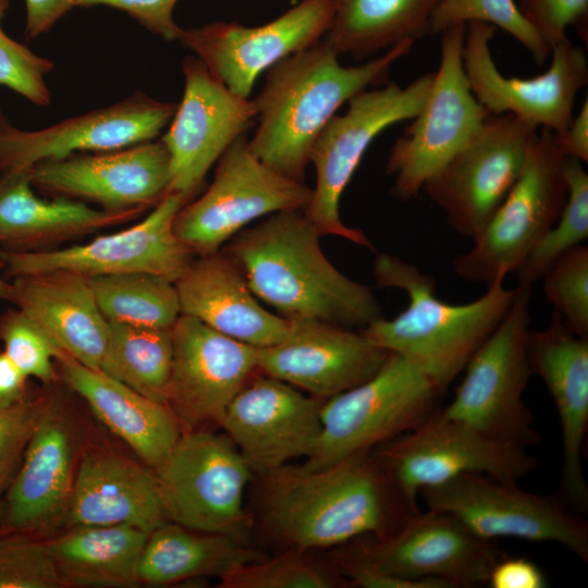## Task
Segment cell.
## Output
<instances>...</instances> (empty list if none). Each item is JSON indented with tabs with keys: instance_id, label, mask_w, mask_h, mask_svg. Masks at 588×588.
<instances>
[{
	"instance_id": "13",
	"label": "cell",
	"mask_w": 588,
	"mask_h": 588,
	"mask_svg": "<svg viewBox=\"0 0 588 588\" xmlns=\"http://www.w3.org/2000/svg\"><path fill=\"white\" fill-rule=\"evenodd\" d=\"M538 128L513 114L488 115L478 131L422 191L449 226L473 241L516 183Z\"/></svg>"
},
{
	"instance_id": "45",
	"label": "cell",
	"mask_w": 588,
	"mask_h": 588,
	"mask_svg": "<svg viewBox=\"0 0 588 588\" xmlns=\"http://www.w3.org/2000/svg\"><path fill=\"white\" fill-rule=\"evenodd\" d=\"M518 10L550 48L566 40L572 25L587 23L588 0H517Z\"/></svg>"
},
{
	"instance_id": "19",
	"label": "cell",
	"mask_w": 588,
	"mask_h": 588,
	"mask_svg": "<svg viewBox=\"0 0 588 588\" xmlns=\"http://www.w3.org/2000/svg\"><path fill=\"white\" fill-rule=\"evenodd\" d=\"M176 107L134 91L121 101L37 131L20 130L4 118L0 123V173L28 170L78 152L110 151L155 140Z\"/></svg>"
},
{
	"instance_id": "44",
	"label": "cell",
	"mask_w": 588,
	"mask_h": 588,
	"mask_svg": "<svg viewBox=\"0 0 588 588\" xmlns=\"http://www.w3.org/2000/svg\"><path fill=\"white\" fill-rule=\"evenodd\" d=\"M45 395L0 407V497L8 490L40 419Z\"/></svg>"
},
{
	"instance_id": "54",
	"label": "cell",
	"mask_w": 588,
	"mask_h": 588,
	"mask_svg": "<svg viewBox=\"0 0 588 588\" xmlns=\"http://www.w3.org/2000/svg\"><path fill=\"white\" fill-rule=\"evenodd\" d=\"M5 117L3 115L1 109H0V123L2 122V120L4 119Z\"/></svg>"
},
{
	"instance_id": "10",
	"label": "cell",
	"mask_w": 588,
	"mask_h": 588,
	"mask_svg": "<svg viewBox=\"0 0 588 588\" xmlns=\"http://www.w3.org/2000/svg\"><path fill=\"white\" fill-rule=\"evenodd\" d=\"M441 34L440 63L426 101L387 160L385 172L394 175L392 195L401 200L416 197L490 115L473 95L463 68L466 25Z\"/></svg>"
},
{
	"instance_id": "11",
	"label": "cell",
	"mask_w": 588,
	"mask_h": 588,
	"mask_svg": "<svg viewBox=\"0 0 588 588\" xmlns=\"http://www.w3.org/2000/svg\"><path fill=\"white\" fill-rule=\"evenodd\" d=\"M250 466L226 434L182 433L155 469L168 520L242 541L247 528L244 492Z\"/></svg>"
},
{
	"instance_id": "30",
	"label": "cell",
	"mask_w": 588,
	"mask_h": 588,
	"mask_svg": "<svg viewBox=\"0 0 588 588\" xmlns=\"http://www.w3.org/2000/svg\"><path fill=\"white\" fill-rule=\"evenodd\" d=\"M11 303L30 316L59 348L86 367L100 370L109 340L87 277L54 270L13 278Z\"/></svg>"
},
{
	"instance_id": "8",
	"label": "cell",
	"mask_w": 588,
	"mask_h": 588,
	"mask_svg": "<svg viewBox=\"0 0 588 588\" xmlns=\"http://www.w3.org/2000/svg\"><path fill=\"white\" fill-rule=\"evenodd\" d=\"M565 156L554 132L542 127L530 143L520 174L473 246L453 259L463 280L482 282L515 272L558 220L567 198Z\"/></svg>"
},
{
	"instance_id": "20",
	"label": "cell",
	"mask_w": 588,
	"mask_h": 588,
	"mask_svg": "<svg viewBox=\"0 0 588 588\" xmlns=\"http://www.w3.org/2000/svg\"><path fill=\"white\" fill-rule=\"evenodd\" d=\"M351 550L389 574L440 580L449 588L487 584L501 558L494 540L476 535L449 513L429 509L414 513L388 536Z\"/></svg>"
},
{
	"instance_id": "26",
	"label": "cell",
	"mask_w": 588,
	"mask_h": 588,
	"mask_svg": "<svg viewBox=\"0 0 588 588\" xmlns=\"http://www.w3.org/2000/svg\"><path fill=\"white\" fill-rule=\"evenodd\" d=\"M76 444L64 407L45 395L40 419L3 498V531L39 535L64 522L77 468Z\"/></svg>"
},
{
	"instance_id": "3",
	"label": "cell",
	"mask_w": 588,
	"mask_h": 588,
	"mask_svg": "<svg viewBox=\"0 0 588 588\" xmlns=\"http://www.w3.org/2000/svg\"><path fill=\"white\" fill-rule=\"evenodd\" d=\"M404 40L360 65L344 66L321 39L269 68L253 99L258 124L252 154L275 172L305 182L310 150L338 109L362 90L389 82L392 65L413 48Z\"/></svg>"
},
{
	"instance_id": "36",
	"label": "cell",
	"mask_w": 588,
	"mask_h": 588,
	"mask_svg": "<svg viewBox=\"0 0 588 588\" xmlns=\"http://www.w3.org/2000/svg\"><path fill=\"white\" fill-rule=\"evenodd\" d=\"M87 280L109 322L169 329L181 315L175 283L164 277L127 272Z\"/></svg>"
},
{
	"instance_id": "43",
	"label": "cell",
	"mask_w": 588,
	"mask_h": 588,
	"mask_svg": "<svg viewBox=\"0 0 588 588\" xmlns=\"http://www.w3.org/2000/svg\"><path fill=\"white\" fill-rule=\"evenodd\" d=\"M9 7L10 0H0V86L38 107H47L51 94L46 76L54 69V63L7 35L1 21Z\"/></svg>"
},
{
	"instance_id": "53",
	"label": "cell",
	"mask_w": 588,
	"mask_h": 588,
	"mask_svg": "<svg viewBox=\"0 0 588 588\" xmlns=\"http://www.w3.org/2000/svg\"><path fill=\"white\" fill-rule=\"evenodd\" d=\"M5 515V503L3 497H0V534L3 531Z\"/></svg>"
},
{
	"instance_id": "46",
	"label": "cell",
	"mask_w": 588,
	"mask_h": 588,
	"mask_svg": "<svg viewBox=\"0 0 588 588\" xmlns=\"http://www.w3.org/2000/svg\"><path fill=\"white\" fill-rule=\"evenodd\" d=\"M179 0H73L74 8L108 7L130 15L166 41H177L182 32L173 17Z\"/></svg>"
},
{
	"instance_id": "50",
	"label": "cell",
	"mask_w": 588,
	"mask_h": 588,
	"mask_svg": "<svg viewBox=\"0 0 588 588\" xmlns=\"http://www.w3.org/2000/svg\"><path fill=\"white\" fill-rule=\"evenodd\" d=\"M556 144L565 157L588 162V100L561 133H554Z\"/></svg>"
},
{
	"instance_id": "1",
	"label": "cell",
	"mask_w": 588,
	"mask_h": 588,
	"mask_svg": "<svg viewBox=\"0 0 588 588\" xmlns=\"http://www.w3.org/2000/svg\"><path fill=\"white\" fill-rule=\"evenodd\" d=\"M262 476L266 524L298 552L385 537L420 510L371 451L318 468L285 464Z\"/></svg>"
},
{
	"instance_id": "51",
	"label": "cell",
	"mask_w": 588,
	"mask_h": 588,
	"mask_svg": "<svg viewBox=\"0 0 588 588\" xmlns=\"http://www.w3.org/2000/svg\"><path fill=\"white\" fill-rule=\"evenodd\" d=\"M27 380L7 354L0 351V407L14 405L28 397Z\"/></svg>"
},
{
	"instance_id": "2",
	"label": "cell",
	"mask_w": 588,
	"mask_h": 588,
	"mask_svg": "<svg viewBox=\"0 0 588 588\" xmlns=\"http://www.w3.org/2000/svg\"><path fill=\"white\" fill-rule=\"evenodd\" d=\"M304 210H284L233 236L222 252L253 294L285 319L314 318L364 329L381 317L371 289L339 271Z\"/></svg>"
},
{
	"instance_id": "12",
	"label": "cell",
	"mask_w": 588,
	"mask_h": 588,
	"mask_svg": "<svg viewBox=\"0 0 588 588\" xmlns=\"http://www.w3.org/2000/svg\"><path fill=\"white\" fill-rule=\"evenodd\" d=\"M418 495L427 509L455 516L485 539L554 542L588 562V524L561 495L528 492L483 474H462Z\"/></svg>"
},
{
	"instance_id": "4",
	"label": "cell",
	"mask_w": 588,
	"mask_h": 588,
	"mask_svg": "<svg viewBox=\"0 0 588 588\" xmlns=\"http://www.w3.org/2000/svg\"><path fill=\"white\" fill-rule=\"evenodd\" d=\"M373 278L381 287L403 290L407 307L392 319L373 320L362 331L376 345L418 366L443 391L498 327L514 296L505 279L466 304H450L436 293L434 279L417 266L389 254H378Z\"/></svg>"
},
{
	"instance_id": "23",
	"label": "cell",
	"mask_w": 588,
	"mask_h": 588,
	"mask_svg": "<svg viewBox=\"0 0 588 588\" xmlns=\"http://www.w3.org/2000/svg\"><path fill=\"white\" fill-rule=\"evenodd\" d=\"M287 320L280 342L258 348V372L321 400L368 380L390 354L362 330L314 318Z\"/></svg>"
},
{
	"instance_id": "32",
	"label": "cell",
	"mask_w": 588,
	"mask_h": 588,
	"mask_svg": "<svg viewBox=\"0 0 588 588\" xmlns=\"http://www.w3.org/2000/svg\"><path fill=\"white\" fill-rule=\"evenodd\" d=\"M148 535L131 525H84L46 541L63 587L130 588L139 586Z\"/></svg>"
},
{
	"instance_id": "48",
	"label": "cell",
	"mask_w": 588,
	"mask_h": 588,
	"mask_svg": "<svg viewBox=\"0 0 588 588\" xmlns=\"http://www.w3.org/2000/svg\"><path fill=\"white\" fill-rule=\"evenodd\" d=\"M487 584L491 588H546V574L524 556L500 558L492 567Z\"/></svg>"
},
{
	"instance_id": "41",
	"label": "cell",
	"mask_w": 588,
	"mask_h": 588,
	"mask_svg": "<svg viewBox=\"0 0 588 588\" xmlns=\"http://www.w3.org/2000/svg\"><path fill=\"white\" fill-rule=\"evenodd\" d=\"M541 279L553 311L572 332L588 336V247L580 244L567 252Z\"/></svg>"
},
{
	"instance_id": "22",
	"label": "cell",
	"mask_w": 588,
	"mask_h": 588,
	"mask_svg": "<svg viewBox=\"0 0 588 588\" xmlns=\"http://www.w3.org/2000/svg\"><path fill=\"white\" fill-rule=\"evenodd\" d=\"M34 187L50 197L94 204L108 211H142L170 188V157L159 140L131 147L78 152L28 169Z\"/></svg>"
},
{
	"instance_id": "29",
	"label": "cell",
	"mask_w": 588,
	"mask_h": 588,
	"mask_svg": "<svg viewBox=\"0 0 588 588\" xmlns=\"http://www.w3.org/2000/svg\"><path fill=\"white\" fill-rule=\"evenodd\" d=\"M56 364L64 383L140 462L154 470L164 462L183 433L167 404L150 400L105 372L84 366L64 352Z\"/></svg>"
},
{
	"instance_id": "33",
	"label": "cell",
	"mask_w": 588,
	"mask_h": 588,
	"mask_svg": "<svg viewBox=\"0 0 588 588\" xmlns=\"http://www.w3.org/2000/svg\"><path fill=\"white\" fill-rule=\"evenodd\" d=\"M264 559L233 537L197 531L167 520L149 532L137 565L138 584L168 585L216 576Z\"/></svg>"
},
{
	"instance_id": "27",
	"label": "cell",
	"mask_w": 588,
	"mask_h": 588,
	"mask_svg": "<svg viewBox=\"0 0 588 588\" xmlns=\"http://www.w3.org/2000/svg\"><path fill=\"white\" fill-rule=\"evenodd\" d=\"M167 520L152 468L103 449L82 455L64 522L72 526L131 525L149 534Z\"/></svg>"
},
{
	"instance_id": "15",
	"label": "cell",
	"mask_w": 588,
	"mask_h": 588,
	"mask_svg": "<svg viewBox=\"0 0 588 588\" xmlns=\"http://www.w3.org/2000/svg\"><path fill=\"white\" fill-rule=\"evenodd\" d=\"M185 204L180 194L169 192L143 220L118 232L57 249H1L0 259L12 278L54 270L87 278L148 272L175 283L194 259L174 232L175 217Z\"/></svg>"
},
{
	"instance_id": "42",
	"label": "cell",
	"mask_w": 588,
	"mask_h": 588,
	"mask_svg": "<svg viewBox=\"0 0 588 588\" xmlns=\"http://www.w3.org/2000/svg\"><path fill=\"white\" fill-rule=\"evenodd\" d=\"M47 541L38 535L0 534V588H61Z\"/></svg>"
},
{
	"instance_id": "31",
	"label": "cell",
	"mask_w": 588,
	"mask_h": 588,
	"mask_svg": "<svg viewBox=\"0 0 588 588\" xmlns=\"http://www.w3.org/2000/svg\"><path fill=\"white\" fill-rule=\"evenodd\" d=\"M28 170L0 174V244L30 252L84 234L127 223L142 211L117 212L84 201L35 194Z\"/></svg>"
},
{
	"instance_id": "35",
	"label": "cell",
	"mask_w": 588,
	"mask_h": 588,
	"mask_svg": "<svg viewBox=\"0 0 588 588\" xmlns=\"http://www.w3.org/2000/svg\"><path fill=\"white\" fill-rule=\"evenodd\" d=\"M171 362V328L109 322L100 371L150 400L167 404Z\"/></svg>"
},
{
	"instance_id": "14",
	"label": "cell",
	"mask_w": 588,
	"mask_h": 588,
	"mask_svg": "<svg viewBox=\"0 0 588 588\" xmlns=\"http://www.w3.org/2000/svg\"><path fill=\"white\" fill-rule=\"evenodd\" d=\"M373 454L416 503L421 489L462 474H483L517 482L538 464L526 448L489 437L440 411L413 430L379 445Z\"/></svg>"
},
{
	"instance_id": "17",
	"label": "cell",
	"mask_w": 588,
	"mask_h": 588,
	"mask_svg": "<svg viewBox=\"0 0 588 588\" xmlns=\"http://www.w3.org/2000/svg\"><path fill=\"white\" fill-rule=\"evenodd\" d=\"M182 73L183 96L160 140L170 157L169 192L188 203L221 155L247 135L257 112L253 100L232 93L196 56L183 60Z\"/></svg>"
},
{
	"instance_id": "37",
	"label": "cell",
	"mask_w": 588,
	"mask_h": 588,
	"mask_svg": "<svg viewBox=\"0 0 588 588\" xmlns=\"http://www.w3.org/2000/svg\"><path fill=\"white\" fill-rule=\"evenodd\" d=\"M565 205L549 231L515 270L517 284L532 286L563 255L588 237V174L584 162L565 158Z\"/></svg>"
},
{
	"instance_id": "21",
	"label": "cell",
	"mask_w": 588,
	"mask_h": 588,
	"mask_svg": "<svg viewBox=\"0 0 588 588\" xmlns=\"http://www.w3.org/2000/svg\"><path fill=\"white\" fill-rule=\"evenodd\" d=\"M171 338L167 405L183 433L219 424L233 397L258 372V348L182 314Z\"/></svg>"
},
{
	"instance_id": "25",
	"label": "cell",
	"mask_w": 588,
	"mask_h": 588,
	"mask_svg": "<svg viewBox=\"0 0 588 588\" xmlns=\"http://www.w3.org/2000/svg\"><path fill=\"white\" fill-rule=\"evenodd\" d=\"M527 356L554 402L562 434L561 497L580 511L588 507V485L583 468L588 430V336L572 332L560 315L549 324L529 329Z\"/></svg>"
},
{
	"instance_id": "7",
	"label": "cell",
	"mask_w": 588,
	"mask_h": 588,
	"mask_svg": "<svg viewBox=\"0 0 588 588\" xmlns=\"http://www.w3.org/2000/svg\"><path fill=\"white\" fill-rule=\"evenodd\" d=\"M531 286L515 287L506 314L474 353L452 402L440 413L494 439L528 446L539 442L524 402L531 370L527 356Z\"/></svg>"
},
{
	"instance_id": "34",
	"label": "cell",
	"mask_w": 588,
	"mask_h": 588,
	"mask_svg": "<svg viewBox=\"0 0 588 588\" xmlns=\"http://www.w3.org/2000/svg\"><path fill=\"white\" fill-rule=\"evenodd\" d=\"M440 0H332L333 19L322 40L340 57L371 59L404 40L429 35Z\"/></svg>"
},
{
	"instance_id": "38",
	"label": "cell",
	"mask_w": 588,
	"mask_h": 588,
	"mask_svg": "<svg viewBox=\"0 0 588 588\" xmlns=\"http://www.w3.org/2000/svg\"><path fill=\"white\" fill-rule=\"evenodd\" d=\"M470 22L488 23L509 33L538 64L550 56V48L524 19L514 0H440L430 19L429 35Z\"/></svg>"
},
{
	"instance_id": "28",
	"label": "cell",
	"mask_w": 588,
	"mask_h": 588,
	"mask_svg": "<svg viewBox=\"0 0 588 588\" xmlns=\"http://www.w3.org/2000/svg\"><path fill=\"white\" fill-rule=\"evenodd\" d=\"M182 315L257 348L280 342L289 320L265 309L222 250L198 256L175 282Z\"/></svg>"
},
{
	"instance_id": "9",
	"label": "cell",
	"mask_w": 588,
	"mask_h": 588,
	"mask_svg": "<svg viewBox=\"0 0 588 588\" xmlns=\"http://www.w3.org/2000/svg\"><path fill=\"white\" fill-rule=\"evenodd\" d=\"M311 196L313 188L305 182L286 177L256 158L244 135L218 159L204 194L179 210L174 232L194 255L217 253L254 220L305 210Z\"/></svg>"
},
{
	"instance_id": "24",
	"label": "cell",
	"mask_w": 588,
	"mask_h": 588,
	"mask_svg": "<svg viewBox=\"0 0 588 588\" xmlns=\"http://www.w3.org/2000/svg\"><path fill=\"white\" fill-rule=\"evenodd\" d=\"M323 401L257 372L230 402L219 425L250 468L262 474L311 453Z\"/></svg>"
},
{
	"instance_id": "18",
	"label": "cell",
	"mask_w": 588,
	"mask_h": 588,
	"mask_svg": "<svg viewBox=\"0 0 588 588\" xmlns=\"http://www.w3.org/2000/svg\"><path fill=\"white\" fill-rule=\"evenodd\" d=\"M332 19V0H299L259 26L215 21L183 28L177 42L199 58L232 93L249 98L261 73L320 41Z\"/></svg>"
},
{
	"instance_id": "49",
	"label": "cell",
	"mask_w": 588,
	"mask_h": 588,
	"mask_svg": "<svg viewBox=\"0 0 588 588\" xmlns=\"http://www.w3.org/2000/svg\"><path fill=\"white\" fill-rule=\"evenodd\" d=\"M25 37L35 39L48 33L71 9L73 0H24Z\"/></svg>"
},
{
	"instance_id": "5",
	"label": "cell",
	"mask_w": 588,
	"mask_h": 588,
	"mask_svg": "<svg viewBox=\"0 0 588 588\" xmlns=\"http://www.w3.org/2000/svg\"><path fill=\"white\" fill-rule=\"evenodd\" d=\"M443 393L412 360L390 353L368 380L323 401L320 434L304 466L323 467L413 430Z\"/></svg>"
},
{
	"instance_id": "6",
	"label": "cell",
	"mask_w": 588,
	"mask_h": 588,
	"mask_svg": "<svg viewBox=\"0 0 588 588\" xmlns=\"http://www.w3.org/2000/svg\"><path fill=\"white\" fill-rule=\"evenodd\" d=\"M434 73H427L401 87L388 82L353 96L347 110L334 114L317 137L309 155L316 184L306 217L320 235H334L372 248L366 234L347 226L340 217V200L363 156L385 128L414 119L422 108Z\"/></svg>"
},
{
	"instance_id": "52",
	"label": "cell",
	"mask_w": 588,
	"mask_h": 588,
	"mask_svg": "<svg viewBox=\"0 0 588 588\" xmlns=\"http://www.w3.org/2000/svg\"><path fill=\"white\" fill-rule=\"evenodd\" d=\"M3 270H4V265L2 260L0 259V299L8 301L11 303L12 294H13L12 282L7 281L2 277Z\"/></svg>"
},
{
	"instance_id": "40",
	"label": "cell",
	"mask_w": 588,
	"mask_h": 588,
	"mask_svg": "<svg viewBox=\"0 0 588 588\" xmlns=\"http://www.w3.org/2000/svg\"><path fill=\"white\" fill-rule=\"evenodd\" d=\"M290 550L243 564L220 579L221 588H332L341 581L326 568Z\"/></svg>"
},
{
	"instance_id": "39",
	"label": "cell",
	"mask_w": 588,
	"mask_h": 588,
	"mask_svg": "<svg viewBox=\"0 0 588 588\" xmlns=\"http://www.w3.org/2000/svg\"><path fill=\"white\" fill-rule=\"evenodd\" d=\"M3 352L27 377L50 384L58 378L56 360L62 353L50 335L25 311H0Z\"/></svg>"
},
{
	"instance_id": "47",
	"label": "cell",
	"mask_w": 588,
	"mask_h": 588,
	"mask_svg": "<svg viewBox=\"0 0 588 588\" xmlns=\"http://www.w3.org/2000/svg\"><path fill=\"white\" fill-rule=\"evenodd\" d=\"M338 562L350 581L362 588H449L440 580L406 579L389 574L366 562L352 550L344 552Z\"/></svg>"
},
{
	"instance_id": "16",
	"label": "cell",
	"mask_w": 588,
	"mask_h": 588,
	"mask_svg": "<svg viewBox=\"0 0 588 588\" xmlns=\"http://www.w3.org/2000/svg\"><path fill=\"white\" fill-rule=\"evenodd\" d=\"M495 27L466 25L463 68L468 86L492 115L510 113L537 128L563 132L571 123L577 94L588 82L584 50L568 39L553 46L550 68L532 78L507 77L495 65L490 42Z\"/></svg>"
}]
</instances>
